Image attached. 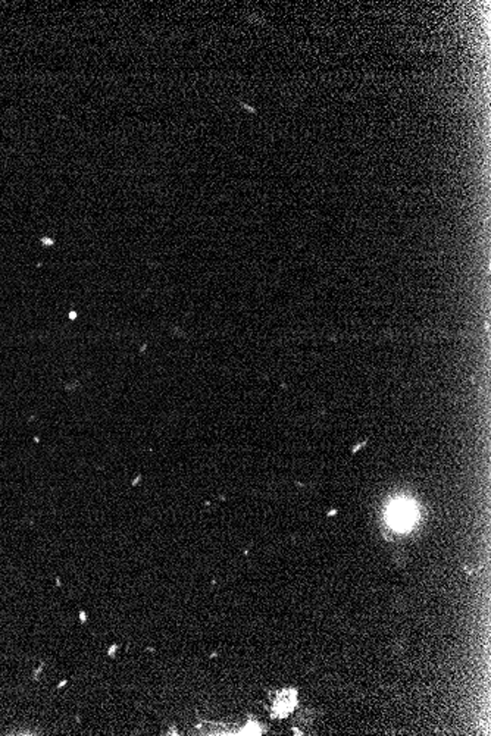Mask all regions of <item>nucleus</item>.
Wrapping results in <instances>:
<instances>
[{"label": "nucleus", "instance_id": "1", "mask_svg": "<svg viewBox=\"0 0 491 736\" xmlns=\"http://www.w3.org/2000/svg\"><path fill=\"white\" fill-rule=\"evenodd\" d=\"M416 519H418V510L408 500L394 501L386 513V524L394 532L409 531Z\"/></svg>", "mask_w": 491, "mask_h": 736}]
</instances>
